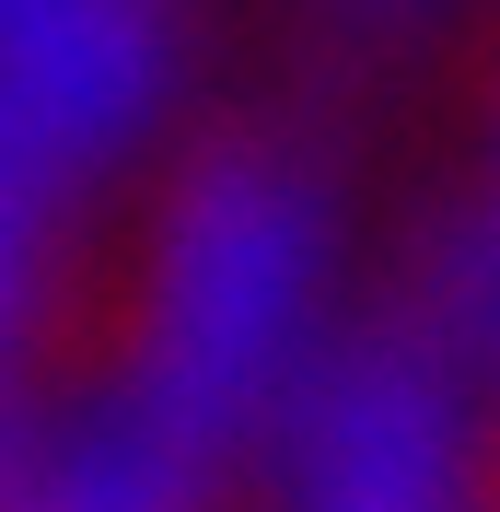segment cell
Masks as SVG:
<instances>
[{
  "mask_svg": "<svg viewBox=\"0 0 500 512\" xmlns=\"http://www.w3.org/2000/svg\"><path fill=\"white\" fill-rule=\"evenodd\" d=\"M0 512H233L210 478V431L140 384H70V408H35Z\"/></svg>",
  "mask_w": 500,
  "mask_h": 512,
  "instance_id": "1",
  "label": "cell"
},
{
  "mask_svg": "<svg viewBox=\"0 0 500 512\" xmlns=\"http://www.w3.org/2000/svg\"><path fill=\"white\" fill-rule=\"evenodd\" d=\"M477 501L500 512V431H489V454H477Z\"/></svg>",
  "mask_w": 500,
  "mask_h": 512,
  "instance_id": "2",
  "label": "cell"
}]
</instances>
